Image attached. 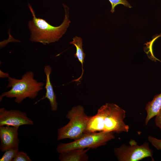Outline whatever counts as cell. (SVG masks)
Returning a JSON list of instances; mask_svg holds the SVG:
<instances>
[{"label": "cell", "instance_id": "obj_16", "mask_svg": "<svg viewBox=\"0 0 161 161\" xmlns=\"http://www.w3.org/2000/svg\"><path fill=\"white\" fill-rule=\"evenodd\" d=\"M148 141L157 149L161 150V139H158L151 136L148 138Z\"/></svg>", "mask_w": 161, "mask_h": 161}, {"label": "cell", "instance_id": "obj_8", "mask_svg": "<svg viewBox=\"0 0 161 161\" xmlns=\"http://www.w3.org/2000/svg\"><path fill=\"white\" fill-rule=\"evenodd\" d=\"M19 128L10 126H0V149L2 152L10 148H19Z\"/></svg>", "mask_w": 161, "mask_h": 161}, {"label": "cell", "instance_id": "obj_5", "mask_svg": "<svg viewBox=\"0 0 161 161\" xmlns=\"http://www.w3.org/2000/svg\"><path fill=\"white\" fill-rule=\"evenodd\" d=\"M113 132H98L88 133L80 138L67 143H60L56 150L59 153L74 149L95 148L106 145L109 141L114 139Z\"/></svg>", "mask_w": 161, "mask_h": 161}, {"label": "cell", "instance_id": "obj_9", "mask_svg": "<svg viewBox=\"0 0 161 161\" xmlns=\"http://www.w3.org/2000/svg\"><path fill=\"white\" fill-rule=\"evenodd\" d=\"M44 71L46 77L45 87L46 92L45 96L41 99L40 100L45 98L47 99L49 102L51 110L54 112L57 109L58 103L56 101V95L50 80L52 68L49 65L45 66L44 69Z\"/></svg>", "mask_w": 161, "mask_h": 161}, {"label": "cell", "instance_id": "obj_15", "mask_svg": "<svg viewBox=\"0 0 161 161\" xmlns=\"http://www.w3.org/2000/svg\"><path fill=\"white\" fill-rule=\"evenodd\" d=\"M32 159L25 152L18 151L12 161H31Z\"/></svg>", "mask_w": 161, "mask_h": 161}, {"label": "cell", "instance_id": "obj_4", "mask_svg": "<svg viewBox=\"0 0 161 161\" xmlns=\"http://www.w3.org/2000/svg\"><path fill=\"white\" fill-rule=\"evenodd\" d=\"M66 117L69 120L65 126L58 129L57 140L69 139L77 140L86 134L89 116L85 113L83 107L78 105L68 112Z\"/></svg>", "mask_w": 161, "mask_h": 161}, {"label": "cell", "instance_id": "obj_6", "mask_svg": "<svg viewBox=\"0 0 161 161\" xmlns=\"http://www.w3.org/2000/svg\"><path fill=\"white\" fill-rule=\"evenodd\" d=\"M129 145L123 144L114 149V154L119 161H139L151 157L153 161V152L149 143L145 142L141 145L134 140H131Z\"/></svg>", "mask_w": 161, "mask_h": 161}, {"label": "cell", "instance_id": "obj_2", "mask_svg": "<svg viewBox=\"0 0 161 161\" xmlns=\"http://www.w3.org/2000/svg\"><path fill=\"white\" fill-rule=\"evenodd\" d=\"M65 11V17L62 24L58 26L50 24L45 20L36 17L35 11L28 3V7L32 16L28 26L30 32V40L46 45L58 41L66 32L71 21L69 19V8L63 4Z\"/></svg>", "mask_w": 161, "mask_h": 161}, {"label": "cell", "instance_id": "obj_14", "mask_svg": "<svg viewBox=\"0 0 161 161\" xmlns=\"http://www.w3.org/2000/svg\"><path fill=\"white\" fill-rule=\"evenodd\" d=\"M111 5V12L113 13L115 11V7L118 4H122L129 8L132 7L131 5L127 0H109Z\"/></svg>", "mask_w": 161, "mask_h": 161}, {"label": "cell", "instance_id": "obj_18", "mask_svg": "<svg viewBox=\"0 0 161 161\" xmlns=\"http://www.w3.org/2000/svg\"><path fill=\"white\" fill-rule=\"evenodd\" d=\"M10 76L9 73L3 72L1 69L0 70V78H7Z\"/></svg>", "mask_w": 161, "mask_h": 161}, {"label": "cell", "instance_id": "obj_17", "mask_svg": "<svg viewBox=\"0 0 161 161\" xmlns=\"http://www.w3.org/2000/svg\"><path fill=\"white\" fill-rule=\"evenodd\" d=\"M154 121L156 126L160 128L161 131V109L155 116Z\"/></svg>", "mask_w": 161, "mask_h": 161}, {"label": "cell", "instance_id": "obj_10", "mask_svg": "<svg viewBox=\"0 0 161 161\" xmlns=\"http://www.w3.org/2000/svg\"><path fill=\"white\" fill-rule=\"evenodd\" d=\"M90 148L74 149L60 153L59 159L61 161H87L89 157L87 152Z\"/></svg>", "mask_w": 161, "mask_h": 161}, {"label": "cell", "instance_id": "obj_11", "mask_svg": "<svg viewBox=\"0 0 161 161\" xmlns=\"http://www.w3.org/2000/svg\"><path fill=\"white\" fill-rule=\"evenodd\" d=\"M161 109V93L156 95L152 100L146 105L145 109L147 116L145 124L147 126L149 121L158 113Z\"/></svg>", "mask_w": 161, "mask_h": 161}, {"label": "cell", "instance_id": "obj_3", "mask_svg": "<svg viewBox=\"0 0 161 161\" xmlns=\"http://www.w3.org/2000/svg\"><path fill=\"white\" fill-rule=\"evenodd\" d=\"M34 73L32 71H27L20 79L9 76L8 78L7 88H11L9 91L3 92L0 95V101L4 97L14 98L15 102L21 103L26 98L31 99L35 98L41 90L44 84L38 82L34 78Z\"/></svg>", "mask_w": 161, "mask_h": 161}, {"label": "cell", "instance_id": "obj_13", "mask_svg": "<svg viewBox=\"0 0 161 161\" xmlns=\"http://www.w3.org/2000/svg\"><path fill=\"white\" fill-rule=\"evenodd\" d=\"M18 151V148H11L7 149L4 152L0 161H12Z\"/></svg>", "mask_w": 161, "mask_h": 161}, {"label": "cell", "instance_id": "obj_1", "mask_svg": "<svg viewBox=\"0 0 161 161\" xmlns=\"http://www.w3.org/2000/svg\"><path fill=\"white\" fill-rule=\"evenodd\" d=\"M125 117V111L118 105L106 103L98 109L95 115L89 116L86 133L102 131L117 134L127 132L129 128L124 122Z\"/></svg>", "mask_w": 161, "mask_h": 161}, {"label": "cell", "instance_id": "obj_7", "mask_svg": "<svg viewBox=\"0 0 161 161\" xmlns=\"http://www.w3.org/2000/svg\"><path fill=\"white\" fill-rule=\"evenodd\" d=\"M33 121L27 114L17 109L8 110L4 107L0 109V126L20 127L24 125H33Z\"/></svg>", "mask_w": 161, "mask_h": 161}, {"label": "cell", "instance_id": "obj_12", "mask_svg": "<svg viewBox=\"0 0 161 161\" xmlns=\"http://www.w3.org/2000/svg\"><path fill=\"white\" fill-rule=\"evenodd\" d=\"M71 44L74 45L76 48V52L74 54L75 58H77L79 61L82 64V73L81 76L79 78L74 80L73 81H79L82 78L83 72V63L86 54L84 52L82 48L83 41L82 38L77 36H75L73 38V41L70 42Z\"/></svg>", "mask_w": 161, "mask_h": 161}]
</instances>
